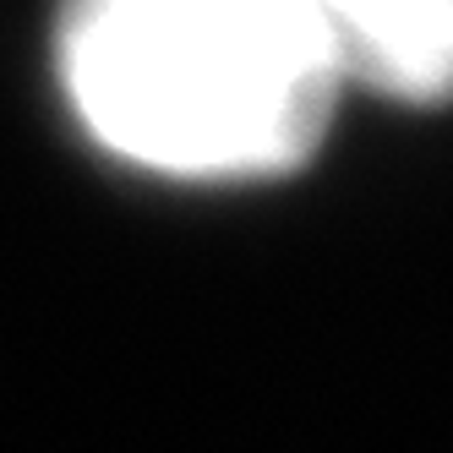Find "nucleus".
I'll return each instance as SVG.
<instances>
[{
	"label": "nucleus",
	"instance_id": "1",
	"mask_svg": "<svg viewBox=\"0 0 453 453\" xmlns=\"http://www.w3.org/2000/svg\"><path fill=\"white\" fill-rule=\"evenodd\" d=\"M55 60L93 142L197 186L301 170L344 93L296 0H60Z\"/></svg>",
	"mask_w": 453,
	"mask_h": 453
},
{
	"label": "nucleus",
	"instance_id": "2",
	"mask_svg": "<svg viewBox=\"0 0 453 453\" xmlns=\"http://www.w3.org/2000/svg\"><path fill=\"white\" fill-rule=\"evenodd\" d=\"M344 88L432 110L453 99V0H296Z\"/></svg>",
	"mask_w": 453,
	"mask_h": 453
}]
</instances>
